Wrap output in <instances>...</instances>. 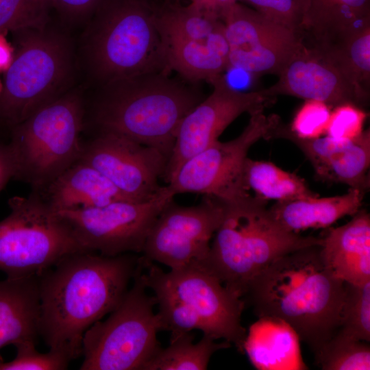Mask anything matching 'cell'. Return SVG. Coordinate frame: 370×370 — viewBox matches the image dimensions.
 <instances>
[{
    "instance_id": "38",
    "label": "cell",
    "mask_w": 370,
    "mask_h": 370,
    "mask_svg": "<svg viewBox=\"0 0 370 370\" xmlns=\"http://www.w3.org/2000/svg\"><path fill=\"white\" fill-rule=\"evenodd\" d=\"M51 2L63 18L78 22L95 13L103 0H51Z\"/></svg>"
},
{
    "instance_id": "41",
    "label": "cell",
    "mask_w": 370,
    "mask_h": 370,
    "mask_svg": "<svg viewBox=\"0 0 370 370\" xmlns=\"http://www.w3.org/2000/svg\"><path fill=\"white\" fill-rule=\"evenodd\" d=\"M14 54V50L5 39L4 34L0 33V71H5L9 68Z\"/></svg>"
},
{
    "instance_id": "16",
    "label": "cell",
    "mask_w": 370,
    "mask_h": 370,
    "mask_svg": "<svg viewBox=\"0 0 370 370\" xmlns=\"http://www.w3.org/2000/svg\"><path fill=\"white\" fill-rule=\"evenodd\" d=\"M92 166L125 196L147 201L162 188L168 158L158 149L120 134L99 132L83 145L79 159Z\"/></svg>"
},
{
    "instance_id": "30",
    "label": "cell",
    "mask_w": 370,
    "mask_h": 370,
    "mask_svg": "<svg viewBox=\"0 0 370 370\" xmlns=\"http://www.w3.org/2000/svg\"><path fill=\"white\" fill-rule=\"evenodd\" d=\"M314 358L323 370H369L370 347L338 330Z\"/></svg>"
},
{
    "instance_id": "42",
    "label": "cell",
    "mask_w": 370,
    "mask_h": 370,
    "mask_svg": "<svg viewBox=\"0 0 370 370\" xmlns=\"http://www.w3.org/2000/svg\"><path fill=\"white\" fill-rule=\"evenodd\" d=\"M2 87H3V85H1V84L0 82V94H1V92L2 90Z\"/></svg>"
},
{
    "instance_id": "10",
    "label": "cell",
    "mask_w": 370,
    "mask_h": 370,
    "mask_svg": "<svg viewBox=\"0 0 370 370\" xmlns=\"http://www.w3.org/2000/svg\"><path fill=\"white\" fill-rule=\"evenodd\" d=\"M145 269L147 272H143V278L147 288L186 304L199 316L203 334L223 339L244 352L247 332L241 315L245 304L217 278L198 264L169 272L154 263Z\"/></svg>"
},
{
    "instance_id": "6",
    "label": "cell",
    "mask_w": 370,
    "mask_h": 370,
    "mask_svg": "<svg viewBox=\"0 0 370 370\" xmlns=\"http://www.w3.org/2000/svg\"><path fill=\"white\" fill-rule=\"evenodd\" d=\"M17 47L0 94V123L13 128L69 90L74 53L66 36L47 27L16 32Z\"/></svg>"
},
{
    "instance_id": "17",
    "label": "cell",
    "mask_w": 370,
    "mask_h": 370,
    "mask_svg": "<svg viewBox=\"0 0 370 370\" xmlns=\"http://www.w3.org/2000/svg\"><path fill=\"white\" fill-rule=\"evenodd\" d=\"M279 79L264 89L268 96H294L323 101L330 106L352 103L362 106L367 102L340 70L318 50L303 47L286 64Z\"/></svg>"
},
{
    "instance_id": "15",
    "label": "cell",
    "mask_w": 370,
    "mask_h": 370,
    "mask_svg": "<svg viewBox=\"0 0 370 370\" xmlns=\"http://www.w3.org/2000/svg\"><path fill=\"white\" fill-rule=\"evenodd\" d=\"M210 83L213 90L183 119L178 128L164 180L169 184L181 165L218 140L238 116L264 110L274 97L263 90L249 92L230 86L221 75Z\"/></svg>"
},
{
    "instance_id": "25",
    "label": "cell",
    "mask_w": 370,
    "mask_h": 370,
    "mask_svg": "<svg viewBox=\"0 0 370 370\" xmlns=\"http://www.w3.org/2000/svg\"><path fill=\"white\" fill-rule=\"evenodd\" d=\"M295 333L284 323L271 319H260L253 325L244 344L251 363L258 369L289 367L297 356Z\"/></svg>"
},
{
    "instance_id": "36",
    "label": "cell",
    "mask_w": 370,
    "mask_h": 370,
    "mask_svg": "<svg viewBox=\"0 0 370 370\" xmlns=\"http://www.w3.org/2000/svg\"><path fill=\"white\" fill-rule=\"evenodd\" d=\"M249 3L267 19L301 36V26L308 0H238Z\"/></svg>"
},
{
    "instance_id": "39",
    "label": "cell",
    "mask_w": 370,
    "mask_h": 370,
    "mask_svg": "<svg viewBox=\"0 0 370 370\" xmlns=\"http://www.w3.org/2000/svg\"><path fill=\"white\" fill-rule=\"evenodd\" d=\"M16 175V164L9 144H0V190Z\"/></svg>"
},
{
    "instance_id": "23",
    "label": "cell",
    "mask_w": 370,
    "mask_h": 370,
    "mask_svg": "<svg viewBox=\"0 0 370 370\" xmlns=\"http://www.w3.org/2000/svg\"><path fill=\"white\" fill-rule=\"evenodd\" d=\"M370 24V0H308L301 36L315 49L330 46L355 29Z\"/></svg>"
},
{
    "instance_id": "14",
    "label": "cell",
    "mask_w": 370,
    "mask_h": 370,
    "mask_svg": "<svg viewBox=\"0 0 370 370\" xmlns=\"http://www.w3.org/2000/svg\"><path fill=\"white\" fill-rule=\"evenodd\" d=\"M221 18L230 66L249 73L278 75L304 45L299 33L238 2L225 9Z\"/></svg>"
},
{
    "instance_id": "8",
    "label": "cell",
    "mask_w": 370,
    "mask_h": 370,
    "mask_svg": "<svg viewBox=\"0 0 370 370\" xmlns=\"http://www.w3.org/2000/svg\"><path fill=\"white\" fill-rule=\"evenodd\" d=\"M144 269L139 259L132 285L121 302L84 333L80 370H143L161 347L157 301L147 293Z\"/></svg>"
},
{
    "instance_id": "29",
    "label": "cell",
    "mask_w": 370,
    "mask_h": 370,
    "mask_svg": "<svg viewBox=\"0 0 370 370\" xmlns=\"http://www.w3.org/2000/svg\"><path fill=\"white\" fill-rule=\"evenodd\" d=\"M156 21L164 45L205 38L223 23L220 17L193 3L186 6H169L156 13Z\"/></svg>"
},
{
    "instance_id": "22",
    "label": "cell",
    "mask_w": 370,
    "mask_h": 370,
    "mask_svg": "<svg viewBox=\"0 0 370 370\" xmlns=\"http://www.w3.org/2000/svg\"><path fill=\"white\" fill-rule=\"evenodd\" d=\"M365 193L350 188L341 195L277 201L269 210L282 227L299 233L309 228L327 227L345 216H354L360 210Z\"/></svg>"
},
{
    "instance_id": "9",
    "label": "cell",
    "mask_w": 370,
    "mask_h": 370,
    "mask_svg": "<svg viewBox=\"0 0 370 370\" xmlns=\"http://www.w3.org/2000/svg\"><path fill=\"white\" fill-rule=\"evenodd\" d=\"M0 221V271L8 278L39 277L64 258L87 251L69 224L34 191L8 201Z\"/></svg>"
},
{
    "instance_id": "31",
    "label": "cell",
    "mask_w": 370,
    "mask_h": 370,
    "mask_svg": "<svg viewBox=\"0 0 370 370\" xmlns=\"http://www.w3.org/2000/svg\"><path fill=\"white\" fill-rule=\"evenodd\" d=\"M355 339L370 341V281L355 285L345 282L338 330Z\"/></svg>"
},
{
    "instance_id": "32",
    "label": "cell",
    "mask_w": 370,
    "mask_h": 370,
    "mask_svg": "<svg viewBox=\"0 0 370 370\" xmlns=\"http://www.w3.org/2000/svg\"><path fill=\"white\" fill-rule=\"evenodd\" d=\"M51 0H0V33L47 27Z\"/></svg>"
},
{
    "instance_id": "35",
    "label": "cell",
    "mask_w": 370,
    "mask_h": 370,
    "mask_svg": "<svg viewBox=\"0 0 370 370\" xmlns=\"http://www.w3.org/2000/svg\"><path fill=\"white\" fill-rule=\"evenodd\" d=\"M331 114L330 106L314 99H306L297 110L288 132L296 138L315 139L326 134Z\"/></svg>"
},
{
    "instance_id": "34",
    "label": "cell",
    "mask_w": 370,
    "mask_h": 370,
    "mask_svg": "<svg viewBox=\"0 0 370 370\" xmlns=\"http://www.w3.org/2000/svg\"><path fill=\"white\" fill-rule=\"evenodd\" d=\"M158 306L157 312L162 330L171 332L173 338L193 330L202 331L203 325L199 316L186 304L167 295L154 294Z\"/></svg>"
},
{
    "instance_id": "27",
    "label": "cell",
    "mask_w": 370,
    "mask_h": 370,
    "mask_svg": "<svg viewBox=\"0 0 370 370\" xmlns=\"http://www.w3.org/2000/svg\"><path fill=\"white\" fill-rule=\"evenodd\" d=\"M315 49L340 70L367 103L370 86V24L354 30L328 47Z\"/></svg>"
},
{
    "instance_id": "40",
    "label": "cell",
    "mask_w": 370,
    "mask_h": 370,
    "mask_svg": "<svg viewBox=\"0 0 370 370\" xmlns=\"http://www.w3.org/2000/svg\"><path fill=\"white\" fill-rule=\"evenodd\" d=\"M238 0H191L200 9L221 18L222 12Z\"/></svg>"
},
{
    "instance_id": "7",
    "label": "cell",
    "mask_w": 370,
    "mask_h": 370,
    "mask_svg": "<svg viewBox=\"0 0 370 370\" xmlns=\"http://www.w3.org/2000/svg\"><path fill=\"white\" fill-rule=\"evenodd\" d=\"M84 116L83 97L71 89L13 127L9 145L16 164L14 178L41 191L78 161Z\"/></svg>"
},
{
    "instance_id": "37",
    "label": "cell",
    "mask_w": 370,
    "mask_h": 370,
    "mask_svg": "<svg viewBox=\"0 0 370 370\" xmlns=\"http://www.w3.org/2000/svg\"><path fill=\"white\" fill-rule=\"evenodd\" d=\"M367 116V112L356 104L338 105L331 111L325 134L339 140L355 139L364 132Z\"/></svg>"
},
{
    "instance_id": "20",
    "label": "cell",
    "mask_w": 370,
    "mask_h": 370,
    "mask_svg": "<svg viewBox=\"0 0 370 370\" xmlns=\"http://www.w3.org/2000/svg\"><path fill=\"white\" fill-rule=\"evenodd\" d=\"M42 190L44 195L41 197L56 212L97 208L121 200L134 201L97 170L80 160Z\"/></svg>"
},
{
    "instance_id": "33",
    "label": "cell",
    "mask_w": 370,
    "mask_h": 370,
    "mask_svg": "<svg viewBox=\"0 0 370 370\" xmlns=\"http://www.w3.org/2000/svg\"><path fill=\"white\" fill-rule=\"evenodd\" d=\"M14 345L16 349V357L5 362L0 355V370H64L71 361L65 355L54 350L39 352L33 341H23Z\"/></svg>"
},
{
    "instance_id": "28",
    "label": "cell",
    "mask_w": 370,
    "mask_h": 370,
    "mask_svg": "<svg viewBox=\"0 0 370 370\" xmlns=\"http://www.w3.org/2000/svg\"><path fill=\"white\" fill-rule=\"evenodd\" d=\"M194 337L190 332L170 338L169 345L161 347L143 370H205L214 353L232 345L226 341L218 343L204 334L194 343Z\"/></svg>"
},
{
    "instance_id": "5",
    "label": "cell",
    "mask_w": 370,
    "mask_h": 370,
    "mask_svg": "<svg viewBox=\"0 0 370 370\" xmlns=\"http://www.w3.org/2000/svg\"><path fill=\"white\" fill-rule=\"evenodd\" d=\"M88 29L84 57L100 85L144 74L169 73L156 13L138 0L102 3Z\"/></svg>"
},
{
    "instance_id": "21",
    "label": "cell",
    "mask_w": 370,
    "mask_h": 370,
    "mask_svg": "<svg viewBox=\"0 0 370 370\" xmlns=\"http://www.w3.org/2000/svg\"><path fill=\"white\" fill-rule=\"evenodd\" d=\"M38 336V277L0 280V349Z\"/></svg>"
},
{
    "instance_id": "18",
    "label": "cell",
    "mask_w": 370,
    "mask_h": 370,
    "mask_svg": "<svg viewBox=\"0 0 370 370\" xmlns=\"http://www.w3.org/2000/svg\"><path fill=\"white\" fill-rule=\"evenodd\" d=\"M273 137L293 142L306 155L319 177L364 192L369 188V130H364L353 140H339L328 136L304 140L293 136L286 126L280 124Z\"/></svg>"
},
{
    "instance_id": "4",
    "label": "cell",
    "mask_w": 370,
    "mask_h": 370,
    "mask_svg": "<svg viewBox=\"0 0 370 370\" xmlns=\"http://www.w3.org/2000/svg\"><path fill=\"white\" fill-rule=\"evenodd\" d=\"M214 236L206 258L198 265L241 299L251 280L276 259L323 243V238L285 230L266 201L251 197L225 202Z\"/></svg>"
},
{
    "instance_id": "1",
    "label": "cell",
    "mask_w": 370,
    "mask_h": 370,
    "mask_svg": "<svg viewBox=\"0 0 370 370\" xmlns=\"http://www.w3.org/2000/svg\"><path fill=\"white\" fill-rule=\"evenodd\" d=\"M139 257L71 254L38 277L39 336L49 349L71 361L82 356L86 330L121 302Z\"/></svg>"
},
{
    "instance_id": "2",
    "label": "cell",
    "mask_w": 370,
    "mask_h": 370,
    "mask_svg": "<svg viewBox=\"0 0 370 370\" xmlns=\"http://www.w3.org/2000/svg\"><path fill=\"white\" fill-rule=\"evenodd\" d=\"M344 293L345 282L314 245L276 259L251 280L242 299L259 319L289 326L315 356L339 328Z\"/></svg>"
},
{
    "instance_id": "3",
    "label": "cell",
    "mask_w": 370,
    "mask_h": 370,
    "mask_svg": "<svg viewBox=\"0 0 370 370\" xmlns=\"http://www.w3.org/2000/svg\"><path fill=\"white\" fill-rule=\"evenodd\" d=\"M204 99L167 73L144 74L101 85L92 121L97 133L120 134L154 147L169 160L182 121Z\"/></svg>"
},
{
    "instance_id": "11",
    "label": "cell",
    "mask_w": 370,
    "mask_h": 370,
    "mask_svg": "<svg viewBox=\"0 0 370 370\" xmlns=\"http://www.w3.org/2000/svg\"><path fill=\"white\" fill-rule=\"evenodd\" d=\"M280 124L276 115L263 111L250 114L243 132L236 138L219 140L184 162L169 182L175 195L193 193L210 195L225 202L247 197L242 175L251 147L262 138L273 137Z\"/></svg>"
},
{
    "instance_id": "12",
    "label": "cell",
    "mask_w": 370,
    "mask_h": 370,
    "mask_svg": "<svg viewBox=\"0 0 370 370\" xmlns=\"http://www.w3.org/2000/svg\"><path fill=\"white\" fill-rule=\"evenodd\" d=\"M175 194L162 186L147 201H116L103 206L57 213L87 251L116 256L143 251L149 232Z\"/></svg>"
},
{
    "instance_id": "24",
    "label": "cell",
    "mask_w": 370,
    "mask_h": 370,
    "mask_svg": "<svg viewBox=\"0 0 370 370\" xmlns=\"http://www.w3.org/2000/svg\"><path fill=\"white\" fill-rule=\"evenodd\" d=\"M166 66L190 82H211L230 66L224 24L208 37L164 45Z\"/></svg>"
},
{
    "instance_id": "13",
    "label": "cell",
    "mask_w": 370,
    "mask_h": 370,
    "mask_svg": "<svg viewBox=\"0 0 370 370\" xmlns=\"http://www.w3.org/2000/svg\"><path fill=\"white\" fill-rule=\"evenodd\" d=\"M225 202L204 195L193 206L173 199L160 212L146 238L140 260L144 268L159 262L176 269L200 264L207 257L210 240L222 220Z\"/></svg>"
},
{
    "instance_id": "26",
    "label": "cell",
    "mask_w": 370,
    "mask_h": 370,
    "mask_svg": "<svg viewBox=\"0 0 370 370\" xmlns=\"http://www.w3.org/2000/svg\"><path fill=\"white\" fill-rule=\"evenodd\" d=\"M242 187L245 196L267 201H277L315 197L305 181L294 173L286 171L270 162L247 158L243 175Z\"/></svg>"
},
{
    "instance_id": "19",
    "label": "cell",
    "mask_w": 370,
    "mask_h": 370,
    "mask_svg": "<svg viewBox=\"0 0 370 370\" xmlns=\"http://www.w3.org/2000/svg\"><path fill=\"white\" fill-rule=\"evenodd\" d=\"M321 256L333 274L345 283L370 281V216L360 210L346 224L323 238Z\"/></svg>"
}]
</instances>
